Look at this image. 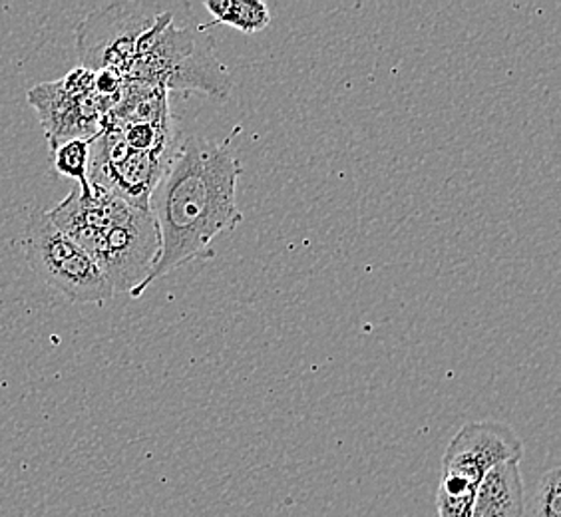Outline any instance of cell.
<instances>
[{"mask_svg":"<svg viewBox=\"0 0 561 517\" xmlns=\"http://www.w3.org/2000/svg\"><path fill=\"white\" fill-rule=\"evenodd\" d=\"M239 173L241 163L227 146L197 136L180 143L148 204L160 231V253L131 297H141L172 271L214 257L211 243L243 221L236 202Z\"/></svg>","mask_w":561,"mask_h":517,"instance_id":"cell-1","label":"cell"},{"mask_svg":"<svg viewBox=\"0 0 561 517\" xmlns=\"http://www.w3.org/2000/svg\"><path fill=\"white\" fill-rule=\"evenodd\" d=\"M124 80L165 92L199 90L217 100H227L231 92V76L214 55V41L204 24L178 28L170 9H163L138 41Z\"/></svg>","mask_w":561,"mask_h":517,"instance_id":"cell-2","label":"cell"},{"mask_svg":"<svg viewBox=\"0 0 561 517\" xmlns=\"http://www.w3.org/2000/svg\"><path fill=\"white\" fill-rule=\"evenodd\" d=\"M524 444L506 424L470 422L454 434L443 456L436 517H470L476 492L497 463L519 462Z\"/></svg>","mask_w":561,"mask_h":517,"instance_id":"cell-3","label":"cell"},{"mask_svg":"<svg viewBox=\"0 0 561 517\" xmlns=\"http://www.w3.org/2000/svg\"><path fill=\"white\" fill-rule=\"evenodd\" d=\"M68 238L96 261L114 292L138 291L160 253V231L150 209L128 202L100 229H78Z\"/></svg>","mask_w":561,"mask_h":517,"instance_id":"cell-4","label":"cell"},{"mask_svg":"<svg viewBox=\"0 0 561 517\" xmlns=\"http://www.w3.org/2000/svg\"><path fill=\"white\" fill-rule=\"evenodd\" d=\"M24 249L31 269L68 301L102 305L114 297L96 261L53 223L48 211L38 209L28 217Z\"/></svg>","mask_w":561,"mask_h":517,"instance_id":"cell-5","label":"cell"},{"mask_svg":"<svg viewBox=\"0 0 561 517\" xmlns=\"http://www.w3.org/2000/svg\"><path fill=\"white\" fill-rule=\"evenodd\" d=\"M163 12L158 2H114L92 12L76 31L80 68L126 76L136 46Z\"/></svg>","mask_w":561,"mask_h":517,"instance_id":"cell-6","label":"cell"},{"mask_svg":"<svg viewBox=\"0 0 561 517\" xmlns=\"http://www.w3.org/2000/svg\"><path fill=\"white\" fill-rule=\"evenodd\" d=\"M28 104L38 112L50 151L68 140H92L108 114L94 88V72L87 68H76L58 82L33 88Z\"/></svg>","mask_w":561,"mask_h":517,"instance_id":"cell-7","label":"cell"},{"mask_svg":"<svg viewBox=\"0 0 561 517\" xmlns=\"http://www.w3.org/2000/svg\"><path fill=\"white\" fill-rule=\"evenodd\" d=\"M470 517H526V485L519 462L497 463L484 475Z\"/></svg>","mask_w":561,"mask_h":517,"instance_id":"cell-8","label":"cell"},{"mask_svg":"<svg viewBox=\"0 0 561 517\" xmlns=\"http://www.w3.org/2000/svg\"><path fill=\"white\" fill-rule=\"evenodd\" d=\"M204 7L214 16L211 24H204L206 31L216 24H227L239 33L255 34L270 26V7L261 0H206Z\"/></svg>","mask_w":561,"mask_h":517,"instance_id":"cell-9","label":"cell"},{"mask_svg":"<svg viewBox=\"0 0 561 517\" xmlns=\"http://www.w3.org/2000/svg\"><path fill=\"white\" fill-rule=\"evenodd\" d=\"M56 172L75 180L76 185L88 184L90 168V140H68L60 143L55 151Z\"/></svg>","mask_w":561,"mask_h":517,"instance_id":"cell-10","label":"cell"},{"mask_svg":"<svg viewBox=\"0 0 561 517\" xmlns=\"http://www.w3.org/2000/svg\"><path fill=\"white\" fill-rule=\"evenodd\" d=\"M561 472L560 468H551L541 475L540 484L534 499V517L561 516Z\"/></svg>","mask_w":561,"mask_h":517,"instance_id":"cell-11","label":"cell"}]
</instances>
